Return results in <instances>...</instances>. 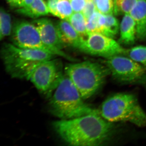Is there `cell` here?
I'll return each instance as SVG.
<instances>
[{
	"label": "cell",
	"instance_id": "cell-6",
	"mask_svg": "<svg viewBox=\"0 0 146 146\" xmlns=\"http://www.w3.org/2000/svg\"><path fill=\"white\" fill-rule=\"evenodd\" d=\"M64 75L61 62L52 59L33 65L26 71L23 79L30 81L39 92L49 98L60 84Z\"/></svg>",
	"mask_w": 146,
	"mask_h": 146
},
{
	"label": "cell",
	"instance_id": "cell-11",
	"mask_svg": "<svg viewBox=\"0 0 146 146\" xmlns=\"http://www.w3.org/2000/svg\"><path fill=\"white\" fill-rule=\"evenodd\" d=\"M56 27L63 46L71 47L78 49L84 39L78 33L70 22L62 20L58 22Z\"/></svg>",
	"mask_w": 146,
	"mask_h": 146
},
{
	"label": "cell",
	"instance_id": "cell-22",
	"mask_svg": "<svg viewBox=\"0 0 146 146\" xmlns=\"http://www.w3.org/2000/svg\"><path fill=\"white\" fill-rule=\"evenodd\" d=\"M97 11L105 15L114 13L113 0H93Z\"/></svg>",
	"mask_w": 146,
	"mask_h": 146
},
{
	"label": "cell",
	"instance_id": "cell-12",
	"mask_svg": "<svg viewBox=\"0 0 146 146\" xmlns=\"http://www.w3.org/2000/svg\"><path fill=\"white\" fill-rule=\"evenodd\" d=\"M129 14L136 23V37L141 41L146 40V0H138Z\"/></svg>",
	"mask_w": 146,
	"mask_h": 146
},
{
	"label": "cell",
	"instance_id": "cell-16",
	"mask_svg": "<svg viewBox=\"0 0 146 146\" xmlns=\"http://www.w3.org/2000/svg\"><path fill=\"white\" fill-rule=\"evenodd\" d=\"M105 22V15L96 11L86 21V29L88 34L94 32L102 33Z\"/></svg>",
	"mask_w": 146,
	"mask_h": 146
},
{
	"label": "cell",
	"instance_id": "cell-2",
	"mask_svg": "<svg viewBox=\"0 0 146 146\" xmlns=\"http://www.w3.org/2000/svg\"><path fill=\"white\" fill-rule=\"evenodd\" d=\"M83 100L76 86L65 74L50 100V111L61 119L99 114L98 110L91 107Z\"/></svg>",
	"mask_w": 146,
	"mask_h": 146
},
{
	"label": "cell",
	"instance_id": "cell-21",
	"mask_svg": "<svg viewBox=\"0 0 146 146\" xmlns=\"http://www.w3.org/2000/svg\"><path fill=\"white\" fill-rule=\"evenodd\" d=\"M57 11L58 17L68 21L74 12L70 0H58Z\"/></svg>",
	"mask_w": 146,
	"mask_h": 146
},
{
	"label": "cell",
	"instance_id": "cell-20",
	"mask_svg": "<svg viewBox=\"0 0 146 146\" xmlns=\"http://www.w3.org/2000/svg\"><path fill=\"white\" fill-rule=\"evenodd\" d=\"M138 0H113L114 13L119 14H128L130 13Z\"/></svg>",
	"mask_w": 146,
	"mask_h": 146
},
{
	"label": "cell",
	"instance_id": "cell-7",
	"mask_svg": "<svg viewBox=\"0 0 146 146\" xmlns=\"http://www.w3.org/2000/svg\"><path fill=\"white\" fill-rule=\"evenodd\" d=\"M104 63L117 81L130 84H146V69L130 58L118 55L106 58Z\"/></svg>",
	"mask_w": 146,
	"mask_h": 146
},
{
	"label": "cell",
	"instance_id": "cell-27",
	"mask_svg": "<svg viewBox=\"0 0 146 146\" xmlns=\"http://www.w3.org/2000/svg\"><path fill=\"white\" fill-rule=\"evenodd\" d=\"M34 0H22L23 8H29L31 6ZM22 8V7H21Z\"/></svg>",
	"mask_w": 146,
	"mask_h": 146
},
{
	"label": "cell",
	"instance_id": "cell-5",
	"mask_svg": "<svg viewBox=\"0 0 146 146\" xmlns=\"http://www.w3.org/2000/svg\"><path fill=\"white\" fill-rule=\"evenodd\" d=\"M2 58L7 72L13 78L22 79L25 71L35 63L53 59L55 56L42 50L23 48L5 43Z\"/></svg>",
	"mask_w": 146,
	"mask_h": 146
},
{
	"label": "cell",
	"instance_id": "cell-23",
	"mask_svg": "<svg viewBox=\"0 0 146 146\" xmlns=\"http://www.w3.org/2000/svg\"><path fill=\"white\" fill-rule=\"evenodd\" d=\"M96 11V9L93 0H86L85 6L82 11V13L86 21Z\"/></svg>",
	"mask_w": 146,
	"mask_h": 146
},
{
	"label": "cell",
	"instance_id": "cell-18",
	"mask_svg": "<svg viewBox=\"0 0 146 146\" xmlns=\"http://www.w3.org/2000/svg\"><path fill=\"white\" fill-rule=\"evenodd\" d=\"M105 16L106 22L102 33L110 38H115L120 29L118 20L113 15Z\"/></svg>",
	"mask_w": 146,
	"mask_h": 146
},
{
	"label": "cell",
	"instance_id": "cell-9",
	"mask_svg": "<svg viewBox=\"0 0 146 146\" xmlns=\"http://www.w3.org/2000/svg\"><path fill=\"white\" fill-rule=\"evenodd\" d=\"M11 39L13 44L19 48L42 50L51 53L43 44L36 26L27 21H18L14 24Z\"/></svg>",
	"mask_w": 146,
	"mask_h": 146
},
{
	"label": "cell",
	"instance_id": "cell-19",
	"mask_svg": "<svg viewBox=\"0 0 146 146\" xmlns=\"http://www.w3.org/2000/svg\"><path fill=\"white\" fill-rule=\"evenodd\" d=\"M11 18L10 14L3 7L0 10V39L10 35L12 32Z\"/></svg>",
	"mask_w": 146,
	"mask_h": 146
},
{
	"label": "cell",
	"instance_id": "cell-13",
	"mask_svg": "<svg viewBox=\"0 0 146 146\" xmlns=\"http://www.w3.org/2000/svg\"><path fill=\"white\" fill-rule=\"evenodd\" d=\"M120 36L119 43L125 46L134 44L136 37V25L129 14H125L120 25Z\"/></svg>",
	"mask_w": 146,
	"mask_h": 146
},
{
	"label": "cell",
	"instance_id": "cell-28",
	"mask_svg": "<svg viewBox=\"0 0 146 146\" xmlns=\"http://www.w3.org/2000/svg\"></svg>",
	"mask_w": 146,
	"mask_h": 146
},
{
	"label": "cell",
	"instance_id": "cell-1",
	"mask_svg": "<svg viewBox=\"0 0 146 146\" xmlns=\"http://www.w3.org/2000/svg\"><path fill=\"white\" fill-rule=\"evenodd\" d=\"M52 125L61 139L72 146L100 145L110 140L115 131L113 123L100 114L61 119L54 122Z\"/></svg>",
	"mask_w": 146,
	"mask_h": 146
},
{
	"label": "cell",
	"instance_id": "cell-8",
	"mask_svg": "<svg viewBox=\"0 0 146 146\" xmlns=\"http://www.w3.org/2000/svg\"><path fill=\"white\" fill-rule=\"evenodd\" d=\"M78 50L84 53L106 59L118 55H125L126 51V49L113 38L98 32L89 33Z\"/></svg>",
	"mask_w": 146,
	"mask_h": 146
},
{
	"label": "cell",
	"instance_id": "cell-26",
	"mask_svg": "<svg viewBox=\"0 0 146 146\" xmlns=\"http://www.w3.org/2000/svg\"><path fill=\"white\" fill-rule=\"evenodd\" d=\"M7 3L13 8H21L23 7L22 0H7Z\"/></svg>",
	"mask_w": 146,
	"mask_h": 146
},
{
	"label": "cell",
	"instance_id": "cell-10",
	"mask_svg": "<svg viewBox=\"0 0 146 146\" xmlns=\"http://www.w3.org/2000/svg\"><path fill=\"white\" fill-rule=\"evenodd\" d=\"M33 23L39 31L43 44L51 53L70 61H76L75 58L62 50L64 47L59 39L56 27L52 21L44 18L35 20Z\"/></svg>",
	"mask_w": 146,
	"mask_h": 146
},
{
	"label": "cell",
	"instance_id": "cell-4",
	"mask_svg": "<svg viewBox=\"0 0 146 146\" xmlns=\"http://www.w3.org/2000/svg\"><path fill=\"white\" fill-rule=\"evenodd\" d=\"M65 72L84 100L94 96L110 75L106 65L89 61L67 64Z\"/></svg>",
	"mask_w": 146,
	"mask_h": 146
},
{
	"label": "cell",
	"instance_id": "cell-14",
	"mask_svg": "<svg viewBox=\"0 0 146 146\" xmlns=\"http://www.w3.org/2000/svg\"><path fill=\"white\" fill-rule=\"evenodd\" d=\"M16 12L33 18L46 16L50 13L47 4L44 0H34L29 8H18Z\"/></svg>",
	"mask_w": 146,
	"mask_h": 146
},
{
	"label": "cell",
	"instance_id": "cell-24",
	"mask_svg": "<svg viewBox=\"0 0 146 146\" xmlns=\"http://www.w3.org/2000/svg\"><path fill=\"white\" fill-rule=\"evenodd\" d=\"M73 11L74 12H81L82 11L86 0H70Z\"/></svg>",
	"mask_w": 146,
	"mask_h": 146
},
{
	"label": "cell",
	"instance_id": "cell-17",
	"mask_svg": "<svg viewBox=\"0 0 146 146\" xmlns=\"http://www.w3.org/2000/svg\"><path fill=\"white\" fill-rule=\"evenodd\" d=\"M125 56L130 58L143 66L146 70V46H138L126 49Z\"/></svg>",
	"mask_w": 146,
	"mask_h": 146
},
{
	"label": "cell",
	"instance_id": "cell-15",
	"mask_svg": "<svg viewBox=\"0 0 146 146\" xmlns=\"http://www.w3.org/2000/svg\"><path fill=\"white\" fill-rule=\"evenodd\" d=\"M74 29L82 37L85 39L88 34L86 29V20L81 12H75L72 14L68 21Z\"/></svg>",
	"mask_w": 146,
	"mask_h": 146
},
{
	"label": "cell",
	"instance_id": "cell-25",
	"mask_svg": "<svg viewBox=\"0 0 146 146\" xmlns=\"http://www.w3.org/2000/svg\"><path fill=\"white\" fill-rule=\"evenodd\" d=\"M58 0H48L47 7L50 13L58 17L57 5Z\"/></svg>",
	"mask_w": 146,
	"mask_h": 146
},
{
	"label": "cell",
	"instance_id": "cell-3",
	"mask_svg": "<svg viewBox=\"0 0 146 146\" xmlns=\"http://www.w3.org/2000/svg\"><path fill=\"white\" fill-rule=\"evenodd\" d=\"M98 110L102 117L110 122H128L146 127V114L133 94L119 93L111 96Z\"/></svg>",
	"mask_w": 146,
	"mask_h": 146
}]
</instances>
